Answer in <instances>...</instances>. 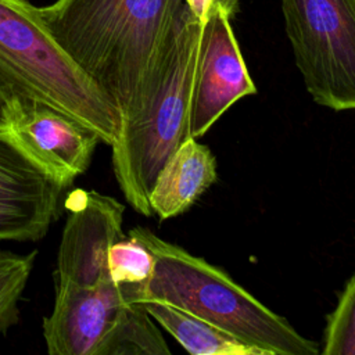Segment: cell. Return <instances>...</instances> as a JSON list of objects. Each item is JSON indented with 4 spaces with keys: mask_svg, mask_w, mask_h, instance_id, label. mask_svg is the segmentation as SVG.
Returning <instances> with one entry per match:
<instances>
[{
    "mask_svg": "<svg viewBox=\"0 0 355 355\" xmlns=\"http://www.w3.org/2000/svg\"><path fill=\"white\" fill-rule=\"evenodd\" d=\"M187 8L184 0H55L39 7L57 43L118 111L121 128L140 112Z\"/></svg>",
    "mask_w": 355,
    "mask_h": 355,
    "instance_id": "1",
    "label": "cell"
},
{
    "mask_svg": "<svg viewBox=\"0 0 355 355\" xmlns=\"http://www.w3.org/2000/svg\"><path fill=\"white\" fill-rule=\"evenodd\" d=\"M154 257L151 277L130 286L135 302L159 301L183 309L269 355H316L318 344L266 308L226 272L151 230H129Z\"/></svg>",
    "mask_w": 355,
    "mask_h": 355,
    "instance_id": "2",
    "label": "cell"
},
{
    "mask_svg": "<svg viewBox=\"0 0 355 355\" xmlns=\"http://www.w3.org/2000/svg\"><path fill=\"white\" fill-rule=\"evenodd\" d=\"M202 25L187 8L154 73L137 116L111 146L112 171L130 207L151 216L150 193L172 153L189 139L187 122Z\"/></svg>",
    "mask_w": 355,
    "mask_h": 355,
    "instance_id": "3",
    "label": "cell"
},
{
    "mask_svg": "<svg viewBox=\"0 0 355 355\" xmlns=\"http://www.w3.org/2000/svg\"><path fill=\"white\" fill-rule=\"evenodd\" d=\"M0 78L14 94L47 104L97 133L110 147L121 118L46 26L39 7L0 0Z\"/></svg>",
    "mask_w": 355,
    "mask_h": 355,
    "instance_id": "4",
    "label": "cell"
},
{
    "mask_svg": "<svg viewBox=\"0 0 355 355\" xmlns=\"http://www.w3.org/2000/svg\"><path fill=\"white\" fill-rule=\"evenodd\" d=\"M295 65L313 101L355 110V0H280Z\"/></svg>",
    "mask_w": 355,
    "mask_h": 355,
    "instance_id": "5",
    "label": "cell"
},
{
    "mask_svg": "<svg viewBox=\"0 0 355 355\" xmlns=\"http://www.w3.org/2000/svg\"><path fill=\"white\" fill-rule=\"evenodd\" d=\"M68 209L57 252L54 286L92 287L110 280L108 251L123 236L125 207L114 197L75 189L64 201Z\"/></svg>",
    "mask_w": 355,
    "mask_h": 355,
    "instance_id": "6",
    "label": "cell"
},
{
    "mask_svg": "<svg viewBox=\"0 0 355 355\" xmlns=\"http://www.w3.org/2000/svg\"><path fill=\"white\" fill-rule=\"evenodd\" d=\"M255 93L230 19L216 12L202 25L190 94L189 137L204 136L237 100Z\"/></svg>",
    "mask_w": 355,
    "mask_h": 355,
    "instance_id": "7",
    "label": "cell"
},
{
    "mask_svg": "<svg viewBox=\"0 0 355 355\" xmlns=\"http://www.w3.org/2000/svg\"><path fill=\"white\" fill-rule=\"evenodd\" d=\"M6 132L65 189L87 171L101 141L96 132L69 115L18 94Z\"/></svg>",
    "mask_w": 355,
    "mask_h": 355,
    "instance_id": "8",
    "label": "cell"
},
{
    "mask_svg": "<svg viewBox=\"0 0 355 355\" xmlns=\"http://www.w3.org/2000/svg\"><path fill=\"white\" fill-rule=\"evenodd\" d=\"M65 190L0 130V240L43 239L60 216Z\"/></svg>",
    "mask_w": 355,
    "mask_h": 355,
    "instance_id": "9",
    "label": "cell"
},
{
    "mask_svg": "<svg viewBox=\"0 0 355 355\" xmlns=\"http://www.w3.org/2000/svg\"><path fill=\"white\" fill-rule=\"evenodd\" d=\"M130 301L126 286L105 280L92 287L55 286L54 305L43 319L50 355H101Z\"/></svg>",
    "mask_w": 355,
    "mask_h": 355,
    "instance_id": "10",
    "label": "cell"
},
{
    "mask_svg": "<svg viewBox=\"0 0 355 355\" xmlns=\"http://www.w3.org/2000/svg\"><path fill=\"white\" fill-rule=\"evenodd\" d=\"M216 180V161L211 150L189 137L172 153L159 171L148 201L159 220L186 212Z\"/></svg>",
    "mask_w": 355,
    "mask_h": 355,
    "instance_id": "11",
    "label": "cell"
},
{
    "mask_svg": "<svg viewBox=\"0 0 355 355\" xmlns=\"http://www.w3.org/2000/svg\"><path fill=\"white\" fill-rule=\"evenodd\" d=\"M150 316L158 322L191 355H269L225 330L159 301L141 302Z\"/></svg>",
    "mask_w": 355,
    "mask_h": 355,
    "instance_id": "12",
    "label": "cell"
},
{
    "mask_svg": "<svg viewBox=\"0 0 355 355\" xmlns=\"http://www.w3.org/2000/svg\"><path fill=\"white\" fill-rule=\"evenodd\" d=\"M141 302H129L101 355H171L161 331Z\"/></svg>",
    "mask_w": 355,
    "mask_h": 355,
    "instance_id": "13",
    "label": "cell"
},
{
    "mask_svg": "<svg viewBox=\"0 0 355 355\" xmlns=\"http://www.w3.org/2000/svg\"><path fill=\"white\" fill-rule=\"evenodd\" d=\"M37 250L17 254L0 247V334L19 320V300L35 266Z\"/></svg>",
    "mask_w": 355,
    "mask_h": 355,
    "instance_id": "14",
    "label": "cell"
},
{
    "mask_svg": "<svg viewBox=\"0 0 355 355\" xmlns=\"http://www.w3.org/2000/svg\"><path fill=\"white\" fill-rule=\"evenodd\" d=\"M154 257L151 251L133 236L122 237L108 251L107 272L115 284L141 286L153 275Z\"/></svg>",
    "mask_w": 355,
    "mask_h": 355,
    "instance_id": "15",
    "label": "cell"
},
{
    "mask_svg": "<svg viewBox=\"0 0 355 355\" xmlns=\"http://www.w3.org/2000/svg\"><path fill=\"white\" fill-rule=\"evenodd\" d=\"M323 355H355V275L347 282L336 309L327 316Z\"/></svg>",
    "mask_w": 355,
    "mask_h": 355,
    "instance_id": "16",
    "label": "cell"
},
{
    "mask_svg": "<svg viewBox=\"0 0 355 355\" xmlns=\"http://www.w3.org/2000/svg\"><path fill=\"white\" fill-rule=\"evenodd\" d=\"M189 10L196 18L205 24L216 12H223L229 19H233L240 10V0H184Z\"/></svg>",
    "mask_w": 355,
    "mask_h": 355,
    "instance_id": "17",
    "label": "cell"
},
{
    "mask_svg": "<svg viewBox=\"0 0 355 355\" xmlns=\"http://www.w3.org/2000/svg\"><path fill=\"white\" fill-rule=\"evenodd\" d=\"M14 96L12 90L0 78V130H6L8 128Z\"/></svg>",
    "mask_w": 355,
    "mask_h": 355,
    "instance_id": "18",
    "label": "cell"
}]
</instances>
